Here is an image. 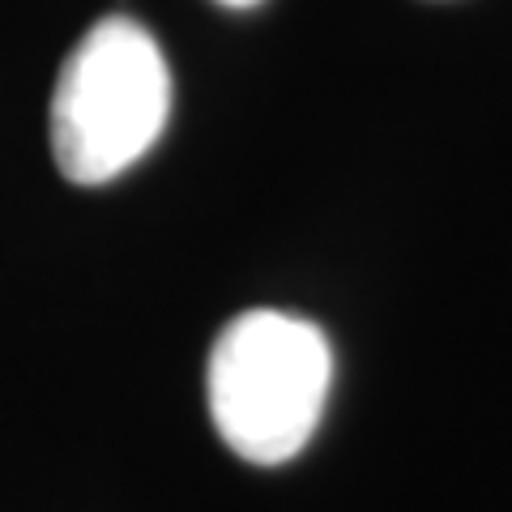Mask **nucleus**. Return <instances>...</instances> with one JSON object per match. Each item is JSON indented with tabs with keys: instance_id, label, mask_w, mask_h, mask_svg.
I'll use <instances>...</instances> for the list:
<instances>
[{
	"instance_id": "obj_1",
	"label": "nucleus",
	"mask_w": 512,
	"mask_h": 512,
	"mask_svg": "<svg viewBox=\"0 0 512 512\" xmlns=\"http://www.w3.org/2000/svg\"><path fill=\"white\" fill-rule=\"evenodd\" d=\"M333 350L312 320L252 308L210 350V419L222 444L252 466L291 461L325 414Z\"/></svg>"
},
{
	"instance_id": "obj_2",
	"label": "nucleus",
	"mask_w": 512,
	"mask_h": 512,
	"mask_svg": "<svg viewBox=\"0 0 512 512\" xmlns=\"http://www.w3.org/2000/svg\"><path fill=\"white\" fill-rule=\"evenodd\" d=\"M171 116V69L163 47L133 18L86 30L52 94V154L64 180L107 184L150 154Z\"/></svg>"
},
{
	"instance_id": "obj_3",
	"label": "nucleus",
	"mask_w": 512,
	"mask_h": 512,
	"mask_svg": "<svg viewBox=\"0 0 512 512\" xmlns=\"http://www.w3.org/2000/svg\"><path fill=\"white\" fill-rule=\"evenodd\" d=\"M218 5H227V9H252V5H261V0H218Z\"/></svg>"
}]
</instances>
